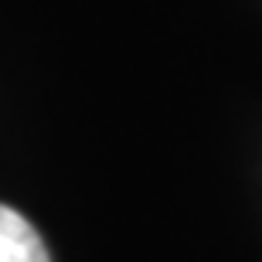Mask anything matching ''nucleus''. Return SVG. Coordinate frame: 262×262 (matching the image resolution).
I'll return each mask as SVG.
<instances>
[{
  "label": "nucleus",
  "instance_id": "obj_1",
  "mask_svg": "<svg viewBox=\"0 0 262 262\" xmlns=\"http://www.w3.org/2000/svg\"><path fill=\"white\" fill-rule=\"evenodd\" d=\"M0 262H51L34 225L7 204H0Z\"/></svg>",
  "mask_w": 262,
  "mask_h": 262
}]
</instances>
